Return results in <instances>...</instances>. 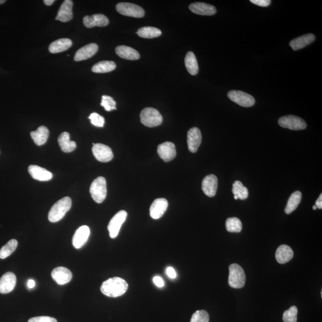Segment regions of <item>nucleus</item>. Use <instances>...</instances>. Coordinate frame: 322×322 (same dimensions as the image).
Segmentation results:
<instances>
[{
  "label": "nucleus",
  "instance_id": "1",
  "mask_svg": "<svg viewBox=\"0 0 322 322\" xmlns=\"http://www.w3.org/2000/svg\"><path fill=\"white\" fill-rule=\"evenodd\" d=\"M129 284L121 277H115L106 280L101 286L100 290L104 295L109 297H121L128 290Z\"/></svg>",
  "mask_w": 322,
  "mask_h": 322
},
{
  "label": "nucleus",
  "instance_id": "2",
  "mask_svg": "<svg viewBox=\"0 0 322 322\" xmlns=\"http://www.w3.org/2000/svg\"><path fill=\"white\" fill-rule=\"evenodd\" d=\"M72 206V200L69 197L59 200L51 207L48 213V220L51 223L59 222L69 211Z\"/></svg>",
  "mask_w": 322,
  "mask_h": 322
},
{
  "label": "nucleus",
  "instance_id": "3",
  "mask_svg": "<svg viewBox=\"0 0 322 322\" xmlns=\"http://www.w3.org/2000/svg\"><path fill=\"white\" fill-rule=\"evenodd\" d=\"M91 196L96 202L102 203L107 196V184L103 177H98L91 184L90 188Z\"/></svg>",
  "mask_w": 322,
  "mask_h": 322
},
{
  "label": "nucleus",
  "instance_id": "4",
  "mask_svg": "<svg viewBox=\"0 0 322 322\" xmlns=\"http://www.w3.org/2000/svg\"><path fill=\"white\" fill-rule=\"evenodd\" d=\"M246 276L245 272L238 264H232L229 266L228 285L235 289H240L245 286Z\"/></svg>",
  "mask_w": 322,
  "mask_h": 322
},
{
  "label": "nucleus",
  "instance_id": "5",
  "mask_svg": "<svg viewBox=\"0 0 322 322\" xmlns=\"http://www.w3.org/2000/svg\"><path fill=\"white\" fill-rule=\"evenodd\" d=\"M140 121L144 126L155 127L162 123L163 118L160 112L152 108L144 109L140 113Z\"/></svg>",
  "mask_w": 322,
  "mask_h": 322
},
{
  "label": "nucleus",
  "instance_id": "6",
  "mask_svg": "<svg viewBox=\"0 0 322 322\" xmlns=\"http://www.w3.org/2000/svg\"><path fill=\"white\" fill-rule=\"evenodd\" d=\"M116 9L119 14L126 16L142 18L145 14L142 7L129 2H119L116 5Z\"/></svg>",
  "mask_w": 322,
  "mask_h": 322
},
{
  "label": "nucleus",
  "instance_id": "7",
  "mask_svg": "<svg viewBox=\"0 0 322 322\" xmlns=\"http://www.w3.org/2000/svg\"><path fill=\"white\" fill-rule=\"evenodd\" d=\"M228 97L232 102L242 106V107L249 108L254 105L256 103L255 98L248 93L242 91L232 90L228 93Z\"/></svg>",
  "mask_w": 322,
  "mask_h": 322
},
{
  "label": "nucleus",
  "instance_id": "8",
  "mask_svg": "<svg viewBox=\"0 0 322 322\" xmlns=\"http://www.w3.org/2000/svg\"><path fill=\"white\" fill-rule=\"evenodd\" d=\"M278 123L283 128L291 130H301L306 129L307 124L302 118L293 115L283 116L279 119Z\"/></svg>",
  "mask_w": 322,
  "mask_h": 322
},
{
  "label": "nucleus",
  "instance_id": "9",
  "mask_svg": "<svg viewBox=\"0 0 322 322\" xmlns=\"http://www.w3.org/2000/svg\"><path fill=\"white\" fill-rule=\"evenodd\" d=\"M127 217V212L124 210H121L116 213L111 220L108 225V229L111 238L114 239L117 237L122 225L126 222Z\"/></svg>",
  "mask_w": 322,
  "mask_h": 322
},
{
  "label": "nucleus",
  "instance_id": "10",
  "mask_svg": "<svg viewBox=\"0 0 322 322\" xmlns=\"http://www.w3.org/2000/svg\"><path fill=\"white\" fill-rule=\"evenodd\" d=\"M92 152L96 159L100 162H110L113 158V150L111 148L102 144L93 145Z\"/></svg>",
  "mask_w": 322,
  "mask_h": 322
},
{
  "label": "nucleus",
  "instance_id": "11",
  "mask_svg": "<svg viewBox=\"0 0 322 322\" xmlns=\"http://www.w3.org/2000/svg\"><path fill=\"white\" fill-rule=\"evenodd\" d=\"M168 206L167 200L165 198L155 199L150 207V215L153 219L162 217L167 211Z\"/></svg>",
  "mask_w": 322,
  "mask_h": 322
},
{
  "label": "nucleus",
  "instance_id": "12",
  "mask_svg": "<svg viewBox=\"0 0 322 322\" xmlns=\"http://www.w3.org/2000/svg\"><path fill=\"white\" fill-rule=\"evenodd\" d=\"M158 154L165 162H170L176 157L175 145L170 142L163 143L158 146Z\"/></svg>",
  "mask_w": 322,
  "mask_h": 322
},
{
  "label": "nucleus",
  "instance_id": "13",
  "mask_svg": "<svg viewBox=\"0 0 322 322\" xmlns=\"http://www.w3.org/2000/svg\"><path fill=\"white\" fill-rule=\"evenodd\" d=\"M52 278L59 285H64L71 281L72 274L68 269L64 267H58L51 272Z\"/></svg>",
  "mask_w": 322,
  "mask_h": 322
},
{
  "label": "nucleus",
  "instance_id": "14",
  "mask_svg": "<svg viewBox=\"0 0 322 322\" xmlns=\"http://www.w3.org/2000/svg\"><path fill=\"white\" fill-rule=\"evenodd\" d=\"M110 23L108 18L102 14H95L85 16L83 19V23L85 27L92 28L95 27H104Z\"/></svg>",
  "mask_w": 322,
  "mask_h": 322
},
{
  "label": "nucleus",
  "instance_id": "15",
  "mask_svg": "<svg viewBox=\"0 0 322 322\" xmlns=\"http://www.w3.org/2000/svg\"><path fill=\"white\" fill-rule=\"evenodd\" d=\"M188 145L189 151L195 153L202 142V134L197 127H193L188 132Z\"/></svg>",
  "mask_w": 322,
  "mask_h": 322
},
{
  "label": "nucleus",
  "instance_id": "16",
  "mask_svg": "<svg viewBox=\"0 0 322 322\" xmlns=\"http://www.w3.org/2000/svg\"><path fill=\"white\" fill-rule=\"evenodd\" d=\"M90 235V228L87 225H82L77 230L72 239L74 248L80 249L86 243Z\"/></svg>",
  "mask_w": 322,
  "mask_h": 322
},
{
  "label": "nucleus",
  "instance_id": "17",
  "mask_svg": "<svg viewBox=\"0 0 322 322\" xmlns=\"http://www.w3.org/2000/svg\"><path fill=\"white\" fill-rule=\"evenodd\" d=\"M218 188V178L214 175L205 177L202 183V189L207 196L212 198L216 194Z\"/></svg>",
  "mask_w": 322,
  "mask_h": 322
},
{
  "label": "nucleus",
  "instance_id": "18",
  "mask_svg": "<svg viewBox=\"0 0 322 322\" xmlns=\"http://www.w3.org/2000/svg\"><path fill=\"white\" fill-rule=\"evenodd\" d=\"M16 285V277L12 272H7L0 279V293L6 294L13 291Z\"/></svg>",
  "mask_w": 322,
  "mask_h": 322
},
{
  "label": "nucleus",
  "instance_id": "19",
  "mask_svg": "<svg viewBox=\"0 0 322 322\" xmlns=\"http://www.w3.org/2000/svg\"><path fill=\"white\" fill-rule=\"evenodd\" d=\"M72 8H73V1L71 0L64 1L60 7L56 20L62 22H67L71 20L73 18Z\"/></svg>",
  "mask_w": 322,
  "mask_h": 322
},
{
  "label": "nucleus",
  "instance_id": "20",
  "mask_svg": "<svg viewBox=\"0 0 322 322\" xmlns=\"http://www.w3.org/2000/svg\"><path fill=\"white\" fill-rule=\"evenodd\" d=\"M98 49L97 44L95 43L87 44L77 51L74 60L75 61L79 62L90 59L97 53Z\"/></svg>",
  "mask_w": 322,
  "mask_h": 322
},
{
  "label": "nucleus",
  "instance_id": "21",
  "mask_svg": "<svg viewBox=\"0 0 322 322\" xmlns=\"http://www.w3.org/2000/svg\"><path fill=\"white\" fill-rule=\"evenodd\" d=\"M28 172L33 179L38 181H48L53 178V174L38 165H30L28 167Z\"/></svg>",
  "mask_w": 322,
  "mask_h": 322
},
{
  "label": "nucleus",
  "instance_id": "22",
  "mask_svg": "<svg viewBox=\"0 0 322 322\" xmlns=\"http://www.w3.org/2000/svg\"><path fill=\"white\" fill-rule=\"evenodd\" d=\"M189 9L193 14L204 16L214 15L217 12L214 6L205 2H193L189 6Z\"/></svg>",
  "mask_w": 322,
  "mask_h": 322
},
{
  "label": "nucleus",
  "instance_id": "23",
  "mask_svg": "<svg viewBox=\"0 0 322 322\" xmlns=\"http://www.w3.org/2000/svg\"><path fill=\"white\" fill-rule=\"evenodd\" d=\"M315 35L313 33H308V34L300 36L292 40L290 43V46L291 47L293 50L297 51L310 45L315 41Z\"/></svg>",
  "mask_w": 322,
  "mask_h": 322
},
{
  "label": "nucleus",
  "instance_id": "24",
  "mask_svg": "<svg viewBox=\"0 0 322 322\" xmlns=\"http://www.w3.org/2000/svg\"><path fill=\"white\" fill-rule=\"evenodd\" d=\"M115 51L116 54L120 58L129 61H136L139 59L140 57L138 51L129 46H118L115 48Z\"/></svg>",
  "mask_w": 322,
  "mask_h": 322
},
{
  "label": "nucleus",
  "instance_id": "25",
  "mask_svg": "<svg viewBox=\"0 0 322 322\" xmlns=\"http://www.w3.org/2000/svg\"><path fill=\"white\" fill-rule=\"evenodd\" d=\"M275 256L279 264H285L291 260L293 257V252L289 246L282 245L277 249Z\"/></svg>",
  "mask_w": 322,
  "mask_h": 322
},
{
  "label": "nucleus",
  "instance_id": "26",
  "mask_svg": "<svg viewBox=\"0 0 322 322\" xmlns=\"http://www.w3.org/2000/svg\"><path fill=\"white\" fill-rule=\"evenodd\" d=\"M31 136L37 146H42L48 139V129L45 126L39 127L37 130L31 132Z\"/></svg>",
  "mask_w": 322,
  "mask_h": 322
},
{
  "label": "nucleus",
  "instance_id": "27",
  "mask_svg": "<svg viewBox=\"0 0 322 322\" xmlns=\"http://www.w3.org/2000/svg\"><path fill=\"white\" fill-rule=\"evenodd\" d=\"M58 143L62 151L69 153L76 149L77 144L74 141L70 140V135L67 132H64L60 135Z\"/></svg>",
  "mask_w": 322,
  "mask_h": 322
},
{
  "label": "nucleus",
  "instance_id": "28",
  "mask_svg": "<svg viewBox=\"0 0 322 322\" xmlns=\"http://www.w3.org/2000/svg\"><path fill=\"white\" fill-rule=\"evenodd\" d=\"M72 45V42L70 39L62 38L54 41L49 46V51L51 53H61L69 49Z\"/></svg>",
  "mask_w": 322,
  "mask_h": 322
},
{
  "label": "nucleus",
  "instance_id": "29",
  "mask_svg": "<svg viewBox=\"0 0 322 322\" xmlns=\"http://www.w3.org/2000/svg\"><path fill=\"white\" fill-rule=\"evenodd\" d=\"M184 63L189 73L192 75H196L199 72V66L198 61L195 55L192 51H189L187 53Z\"/></svg>",
  "mask_w": 322,
  "mask_h": 322
},
{
  "label": "nucleus",
  "instance_id": "30",
  "mask_svg": "<svg viewBox=\"0 0 322 322\" xmlns=\"http://www.w3.org/2000/svg\"><path fill=\"white\" fill-rule=\"evenodd\" d=\"M301 198H302V193L301 192L296 191L293 192L288 199L287 207L285 209L286 214H290V213L294 211L299 205Z\"/></svg>",
  "mask_w": 322,
  "mask_h": 322
},
{
  "label": "nucleus",
  "instance_id": "31",
  "mask_svg": "<svg viewBox=\"0 0 322 322\" xmlns=\"http://www.w3.org/2000/svg\"><path fill=\"white\" fill-rule=\"evenodd\" d=\"M116 67V64L113 61H101L93 66L92 71L98 74L108 73L115 70Z\"/></svg>",
  "mask_w": 322,
  "mask_h": 322
},
{
  "label": "nucleus",
  "instance_id": "32",
  "mask_svg": "<svg viewBox=\"0 0 322 322\" xmlns=\"http://www.w3.org/2000/svg\"><path fill=\"white\" fill-rule=\"evenodd\" d=\"M139 37L144 38H154L160 37L162 32L157 28L145 27L140 29L137 32Z\"/></svg>",
  "mask_w": 322,
  "mask_h": 322
},
{
  "label": "nucleus",
  "instance_id": "33",
  "mask_svg": "<svg viewBox=\"0 0 322 322\" xmlns=\"http://www.w3.org/2000/svg\"><path fill=\"white\" fill-rule=\"evenodd\" d=\"M232 192L234 196L241 200L247 199L249 195L248 189L240 181H236L233 184Z\"/></svg>",
  "mask_w": 322,
  "mask_h": 322
},
{
  "label": "nucleus",
  "instance_id": "34",
  "mask_svg": "<svg viewBox=\"0 0 322 322\" xmlns=\"http://www.w3.org/2000/svg\"><path fill=\"white\" fill-rule=\"evenodd\" d=\"M18 245L17 241L12 240L8 242L7 244L0 249V258L5 259L12 255L16 249Z\"/></svg>",
  "mask_w": 322,
  "mask_h": 322
},
{
  "label": "nucleus",
  "instance_id": "35",
  "mask_svg": "<svg viewBox=\"0 0 322 322\" xmlns=\"http://www.w3.org/2000/svg\"><path fill=\"white\" fill-rule=\"evenodd\" d=\"M225 227L228 232L240 233L242 229V224L238 218H228L225 222Z\"/></svg>",
  "mask_w": 322,
  "mask_h": 322
},
{
  "label": "nucleus",
  "instance_id": "36",
  "mask_svg": "<svg viewBox=\"0 0 322 322\" xmlns=\"http://www.w3.org/2000/svg\"><path fill=\"white\" fill-rule=\"evenodd\" d=\"M298 308L296 306H292L288 310H286L283 315L284 322H297Z\"/></svg>",
  "mask_w": 322,
  "mask_h": 322
},
{
  "label": "nucleus",
  "instance_id": "37",
  "mask_svg": "<svg viewBox=\"0 0 322 322\" xmlns=\"http://www.w3.org/2000/svg\"><path fill=\"white\" fill-rule=\"evenodd\" d=\"M116 102L113 97L109 96H103L101 106H103L106 111L110 112L113 110H116Z\"/></svg>",
  "mask_w": 322,
  "mask_h": 322
},
{
  "label": "nucleus",
  "instance_id": "38",
  "mask_svg": "<svg viewBox=\"0 0 322 322\" xmlns=\"http://www.w3.org/2000/svg\"><path fill=\"white\" fill-rule=\"evenodd\" d=\"M209 316L205 310L196 311L192 316L191 322H209Z\"/></svg>",
  "mask_w": 322,
  "mask_h": 322
},
{
  "label": "nucleus",
  "instance_id": "39",
  "mask_svg": "<svg viewBox=\"0 0 322 322\" xmlns=\"http://www.w3.org/2000/svg\"><path fill=\"white\" fill-rule=\"evenodd\" d=\"M88 118L90 119L91 123L96 127H103L104 125H105V118L97 113H92Z\"/></svg>",
  "mask_w": 322,
  "mask_h": 322
},
{
  "label": "nucleus",
  "instance_id": "40",
  "mask_svg": "<svg viewBox=\"0 0 322 322\" xmlns=\"http://www.w3.org/2000/svg\"><path fill=\"white\" fill-rule=\"evenodd\" d=\"M28 322H58L56 319L48 316L35 317L31 318Z\"/></svg>",
  "mask_w": 322,
  "mask_h": 322
},
{
  "label": "nucleus",
  "instance_id": "41",
  "mask_svg": "<svg viewBox=\"0 0 322 322\" xmlns=\"http://www.w3.org/2000/svg\"><path fill=\"white\" fill-rule=\"evenodd\" d=\"M250 2L262 7H268L271 4V0H251Z\"/></svg>",
  "mask_w": 322,
  "mask_h": 322
},
{
  "label": "nucleus",
  "instance_id": "42",
  "mask_svg": "<svg viewBox=\"0 0 322 322\" xmlns=\"http://www.w3.org/2000/svg\"><path fill=\"white\" fill-rule=\"evenodd\" d=\"M153 282H154L155 285L158 288H162L165 285L164 281H163L162 277L158 276L154 277Z\"/></svg>",
  "mask_w": 322,
  "mask_h": 322
},
{
  "label": "nucleus",
  "instance_id": "43",
  "mask_svg": "<svg viewBox=\"0 0 322 322\" xmlns=\"http://www.w3.org/2000/svg\"><path fill=\"white\" fill-rule=\"evenodd\" d=\"M166 274L167 276L171 279H176L177 277V274L175 269L173 268L172 267H168L166 269Z\"/></svg>",
  "mask_w": 322,
  "mask_h": 322
},
{
  "label": "nucleus",
  "instance_id": "44",
  "mask_svg": "<svg viewBox=\"0 0 322 322\" xmlns=\"http://www.w3.org/2000/svg\"><path fill=\"white\" fill-rule=\"evenodd\" d=\"M315 205L317 207V209H322V194H321V195L319 196V198L317 199Z\"/></svg>",
  "mask_w": 322,
  "mask_h": 322
},
{
  "label": "nucleus",
  "instance_id": "45",
  "mask_svg": "<svg viewBox=\"0 0 322 322\" xmlns=\"http://www.w3.org/2000/svg\"><path fill=\"white\" fill-rule=\"evenodd\" d=\"M35 286V282L34 280L30 279L28 280L27 282V287L29 289H32V288H34Z\"/></svg>",
  "mask_w": 322,
  "mask_h": 322
},
{
  "label": "nucleus",
  "instance_id": "46",
  "mask_svg": "<svg viewBox=\"0 0 322 322\" xmlns=\"http://www.w3.org/2000/svg\"><path fill=\"white\" fill-rule=\"evenodd\" d=\"M44 2L47 6H50L54 3V0H44Z\"/></svg>",
  "mask_w": 322,
  "mask_h": 322
},
{
  "label": "nucleus",
  "instance_id": "47",
  "mask_svg": "<svg viewBox=\"0 0 322 322\" xmlns=\"http://www.w3.org/2000/svg\"><path fill=\"white\" fill-rule=\"evenodd\" d=\"M4 2H6V1H5V0H0V5L4 4Z\"/></svg>",
  "mask_w": 322,
  "mask_h": 322
},
{
  "label": "nucleus",
  "instance_id": "48",
  "mask_svg": "<svg viewBox=\"0 0 322 322\" xmlns=\"http://www.w3.org/2000/svg\"><path fill=\"white\" fill-rule=\"evenodd\" d=\"M313 210H316L317 209L316 205H314V206L313 207Z\"/></svg>",
  "mask_w": 322,
  "mask_h": 322
},
{
  "label": "nucleus",
  "instance_id": "49",
  "mask_svg": "<svg viewBox=\"0 0 322 322\" xmlns=\"http://www.w3.org/2000/svg\"><path fill=\"white\" fill-rule=\"evenodd\" d=\"M234 198H235V200L238 199V198H237V196H234Z\"/></svg>",
  "mask_w": 322,
  "mask_h": 322
}]
</instances>
